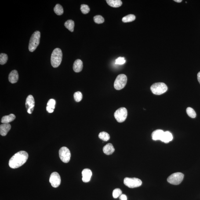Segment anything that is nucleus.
Returning <instances> with one entry per match:
<instances>
[{"label":"nucleus","mask_w":200,"mask_h":200,"mask_svg":"<svg viewBox=\"0 0 200 200\" xmlns=\"http://www.w3.org/2000/svg\"><path fill=\"white\" fill-rule=\"evenodd\" d=\"M8 56L5 53H2L0 54V64L1 65L5 64L7 62Z\"/></svg>","instance_id":"26"},{"label":"nucleus","mask_w":200,"mask_h":200,"mask_svg":"<svg viewBox=\"0 0 200 200\" xmlns=\"http://www.w3.org/2000/svg\"><path fill=\"white\" fill-rule=\"evenodd\" d=\"M184 178V175L180 172L172 174L168 178L167 181L171 184L178 185L182 182Z\"/></svg>","instance_id":"8"},{"label":"nucleus","mask_w":200,"mask_h":200,"mask_svg":"<svg viewBox=\"0 0 200 200\" xmlns=\"http://www.w3.org/2000/svg\"><path fill=\"white\" fill-rule=\"evenodd\" d=\"M28 154L25 151H20L15 154L10 159L9 165L12 169H16L22 166L28 158Z\"/></svg>","instance_id":"1"},{"label":"nucleus","mask_w":200,"mask_h":200,"mask_svg":"<svg viewBox=\"0 0 200 200\" xmlns=\"http://www.w3.org/2000/svg\"><path fill=\"white\" fill-rule=\"evenodd\" d=\"M173 138L172 134L169 131H166L164 132L161 141L165 143H168L172 141Z\"/></svg>","instance_id":"18"},{"label":"nucleus","mask_w":200,"mask_h":200,"mask_svg":"<svg viewBox=\"0 0 200 200\" xmlns=\"http://www.w3.org/2000/svg\"><path fill=\"white\" fill-rule=\"evenodd\" d=\"M122 194V192L119 188L114 189L113 192V196L114 198H117Z\"/></svg>","instance_id":"30"},{"label":"nucleus","mask_w":200,"mask_h":200,"mask_svg":"<svg viewBox=\"0 0 200 200\" xmlns=\"http://www.w3.org/2000/svg\"><path fill=\"white\" fill-rule=\"evenodd\" d=\"M175 1V2H178V3H180L182 1V0H174V1Z\"/></svg>","instance_id":"36"},{"label":"nucleus","mask_w":200,"mask_h":200,"mask_svg":"<svg viewBox=\"0 0 200 200\" xmlns=\"http://www.w3.org/2000/svg\"><path fill=\"white\" fill-rule=\"evenodd\" d=\"M99 138L103 141H107L109 140L110 136L107 132H102L99 133Z\"/></svg>","instance_id":"24"},{"label":"nucleus","mask_w":200,"mask_h":200,"mask_svg":"<svg viewBox=\"0 0 200 200\" xmlns=\"http://www.w3.org/2000/svg\"><path fill=\"white\" fill-rule=\"evenodd\" d=\"M125 62H126V60L124 57H119L115 60V64H116L123 65Z\"/></svg>","instance_id":"32"},{"label":"nucleus","mask_w":200,"mask_h":200,"mask_svg":"<svg viewBox=\"0 0 200 200\" xmlns=\"http://www.w3.org/2000/svg\"><path fill=\"white\" fill-rule=\"evenodd\" d=\"M56 104V101L54 99H50L48 101L47 103V106L51 107V108L54 109L55 108V105Z\"/></svg>","instance_id":"31"},{"label":"nucleus","mask_w":200,"mask_h":200,"mask_svg":"<svg viewBox=\"0 0 200 200\" xmlns=\"http://www.w3.org/2000/svg\"><path fill=\"white\" fill-rule=\"evenodd\" d=\"M10 82L12 84H15L18 82L19 79V74L18 71L14 70L11 72L8 77Z\"/></svg>","instance_id":"14"},{"label":"nucleus","mask_w":200,"mask_h":200,"mask_svg":"<svg viewBox=\"0 0 200 200\" xmlns=\"http://www.w3.org/2000/svg\"><path fill=\"white\" fill-rule=\"evenodd\" d=\"M59 153L60 159L63 162L67 163L69 162L71 159V154L67 147H62L59 150Z\"/></svg>","instance_id":"9"},{"label":"nucleus","mask_w":200,"mask_h":200,"mask_svg":"<svg viewBox=\"0 0 200 200\" xmlns=\"http://www.w3.org/2000/svg\"><path fill=\"white\" fill-rule=\"evenodd\" d=\"M81 10L82 13L84 14H87L90 11V8L89 6L86 5H85V4H82L81 5Z\"/></svg>","instance_id":"29"},{"label":"nucleus","mask_w":200,"mask_h":200,"mask_svg":"<svg viewBox=\"0 0 200 200\" xmlns=\"http://www.w3.org/2000/svg\"><path fill=\"white\" fill-rule=\"evenodd\" d=\"M62 52L61 50L57 48L53 51L51 56V63L52 67L56 68L61 64L62 59Z\"/></svg>","instance_id":"2"},{"label":"nucleus","mask_w":200,"mask_h":200,"mask_svg":"<svg viewBox=\"0 0 200 200\" xmlns=\"http://www.w3.org/2000/svg\"><path fill=\"white\" fill-rule=\"evenodd\" d=\"M197 78H198V82H199L200 84V72L197 74Z\"/></svg>","instance_id":"35"},{"label":"nucleus","mask_w":200,"mask_h":200,"mask_svg":"<svg viewBox=\"0 0 200 200\" xmlns=\"http://www.w3.org/2000/svg\"><path fill=\"white\" fill-rule=\"evenodd\" d=\"M65 27L69 31L73 32L74 31V22L72 20H67L65 22L64 24Z\"/></svg>","instance_id":"21"},{"label":"nucleus","mask_w":200,"mask_h":200,"mask_svg":"<svg viewBox=\"0 0 200 200\" xmlns=\"http://www.w3.org/2000/svg\"><path fill=\"white\" fill-rule=\"evenodd\" d=\"M164 132L162 130H156L153 132L152 136L153 140H161L163 135Z\"/></svg>","instance_id":"16"},{"label":"nucleus","mask_w":200,"mask_h":200,"mask_svg":"<svg viewBox=\"0 0 200 200\" xmlns=\"http://www.w3.org/2000/svg\"><path fill=\"white\" fill-rule=\"evenodd\" d=\"M83 65L81 60L77 59L74 61L73 65V69L75 72L78 73L82 71Z\"/></svg>","instance_id":"15"},{"label":"nucleus","mask_w":200,"mask_h":200,"mask_svg":"<svg viewBox=\"0 0 200 200\" xmlns=\"http://www.w3.org/2000/svg\"><path fill=\"white\" fill-rule=\"evenodd\" d=\"M106 2L109 6L113 8H118L122 5V1L120 0H107Z\"/></svg>","instance_id":"20"},{"label":"nucleus","mask_w":200,"mask_h":200,"mask_svg":"<svg viewBox=\"0 0 200 200\" xmlns=\"http://www.w3.org/2000/svg\"><path fill=\"white\" fill-rule=\"evenodd\" d=\"M103 151L104 154L107 155H110L114 152V148L112 144L109 143L104 146Z\"/></svg>","instance_id":"17"},{"label":"nucleus","mask_w":200,"mask_h":200,"mask_svg":"<svg viewBox=\"0 0 200 200\" xmlns=\"http://www.w3.org/2000/svg\"><path fill=\"white\" fill-rule=\"evenodd\" d=\"M167 85L164 83L158 82L153 84L151 87L152 92L154 95H161L168 90Z\"/></svg>","instance_id":"4"},{"label":"nucleus","mask_w":200,"mask_h":200,"mask_svg":"<svg viewBox=\"0 0 200 200\" xmlns=\"http://www.w3.org/2000/svg\"><path fill=\"white\" fill-rule=\"evenodd\" d=\"M40 38L41 33L39 31H36L33 33L29 42V51L33 52L36 49L40 43Z\"/></svg>","instance_id":"3"},{"label":"nucleus","mask_w":200,"mask_h":200,"mask_svg":"<svg viewBox=\"0 0 200 200\" xmlns=\"http://www.w3.org/2000/svg\"><path fill=\"white\" fill-rule=\"evenodd\" d=\"M46 110L49 113H52L53 112L54 110L50 107L48 106H47L46 107Z\"/></svg>","instance_id":"34"},{"label":"nucleus","mask_w":200,"mask_h":200,"mask_svg":"<svg viewBox=\"0 0 200 200\" xmlns=\"http://www.w3.org/2000/svg\"><path fill=\"white\" fill-rule=\"evenodd\" d=\"M127 78L126 76L124 74H120L116 77L114 81V88L117 90L123 89L126 86Z\"/></svg>","instance_id":"5"},{"label":"nucleus","mask_w":200,"mask_h":200,"mask_svg":"<svg viewBox=\"0 0 200 200\" xmlns=\"http://www.w3.org/2000/svg\"><path fill=\"white\" fill-rule=\"evenodd\" d=\"M94 21L97 24H101L104 22V18L101 15H96L93 18Z\"/></svg>","instance_id":"27"},{"label":"nucleus","mask_w":200,"mask_h":200,"mask_svg":"<svg viewBox=\"0 0 200 200\" xmlns=\"http://www.w3.org/2000/svg\"><path fill=\"white\" fill-rule=\"evenodd\" d=\"M82 181L85 183H87L90 181L92 176L91 171L89 169H85L83 170L82 172Z\"/></svg>","instance_id":"12"},{"label":"nucleus","mask_w":200,"mask_h":200,"mask_svg":"<svg viewBox=\"0 0 200 200\" xmlns=\"http://www.w3.org/2000/svg\"><path fill=\"white\" fill-rule=\"evenodd\" d=\"M16 118L15 116L13 114H11L9 115L5 116L2 117L1 119V122L3 124H9L12 122Z\"/></svg>","instance_id":"19"},{"label":"nucleus","mask_w":200,"mask_h":200,"mask_svg":"<svg viewBox=\"0 0 200 200\" xmlns=\"http://www.w3.org/2000/svg\"><path fill=\"white\" fill-rule=\"evenodd\" d=\"M49 182L52 187H57L61 183V178L57 172H54L51 174L49 178Z\"/></svg>","instance_id":"10"},{"label":"nucleus","mask_w":200,"mask_h":200,"mask_svg":"<svg viewBox=\"0 0 200 200\" xmlns=\"http://www.w3.org/2000/svg\"><path fill=\"white\" fill-rule=\"evenodd\" d=\"M74 98L76 102H79L82 100V94L81 92H77L74 94Z\"/></svg>","instance_id":"28"},{"label":"nucleus","mask_w":200,"mask_h":200,"mask_svg":"<svg viewBox=\"0 0 200 200\" xmlns=\"http://www.w3.org/2000/svg\"><path fill=\"white\" fill-rule=\"evenodd\" d=\"M187 113L189 116L191 118H194L196 117V114L194 109L191 107H188L187 109Z\"/></svg>","instance_id":"25"},{"label":"nucleus","mask_w":200,"mask_h":200,"mask_svg":"<svg viewBox=\"0 0 200 200\" xmlns=\"http://www.w3.org/2000/svg\"><path fill=\"white\" fill-rule=\"evenodd\" d=\"M54 11L55 13L58 15H62L64 12L63 7L59 4L56 5L55 6L54 8Z\"/></svg>","instance_id":"22"},{"label":"nucleus","mask_w":200,"mask_h":200,"mask_svg":"<svg viewBox=\"0 0 200 200\" xmlns=\"http://www.w3.org/2000/svg\"><path fill=\"white\" fill-rule=\"evenodd\" d=\"M136 17L134 15L129 14L123 18L122 20L124 23L130 22L134 21Z\"/></svg>","instance_id":"23"},{"label":"nucleus","mask_w":200,"mask_h":200,"mask_svg":"<svg viewBox=\"0 0 200 200\" xmlns=\"http://www.w3.org/2000/svg\"><path fill=\"white\" fill-rule=\"evenodd\" d=\"M11 128L9 124H3L0 125V134L2 136H6Z\"/></svg>","instance_id":"13"},{"label":"nucleus","mask_w":200,"mask_h":200,"mask_svg":"<svg viewBox=\"0 0 200 200\" xmlns=\"http://www.w3.org/2000/svg\"><path fill=\"white\" fill-rule=\"evenodd\" d=\"M128 115V112L125 107H121L117 110L114 113V117L117 122L122 123L126 119Z\"/></svg>","instance_id":"7"},{"label":"nucleus","mask_w":200,"mask_h":200,"mask_svg":"<svg viewBox=\"0 0 200 200\" xmlns=\"http://www.w3.org/2000/svg\"><path fill=\"white\" fill-rule=\"evenodd\" d=\"M124 183L127 187L131 188L140 187L142 184V182L137 178H125L124 179Z\"/></svg>","instance_id":"6"},{"label":"nucleus","mask_w":200,"mask_h":200,"mask_svg":"<svg viewBox=\"0 0 200 200\" xmlns=\"http://www.w3.org/2000/svg\"><path fill=\"white\" fill-rule=\"evenodd\" d=\"M34 103L35 102L32 95H29L27 96L26 99L25 106L28 114H31L32 113L34 110Z\"/></svg>","instance_id":"11"},{"label":"nucleus","mask_w":200,"mask_h":200,"mask_svg":"<svg viewBox=\"0 0 200 200\" xmlns=\"http://www.w3.org/2000/svg\"><path fill=\"white\" fill-rule=\"evenodd\" d=\"M119 197L120 200H127V197L125 194H122Z\"/></svg>","instance_id":"33"}]
</instances>
